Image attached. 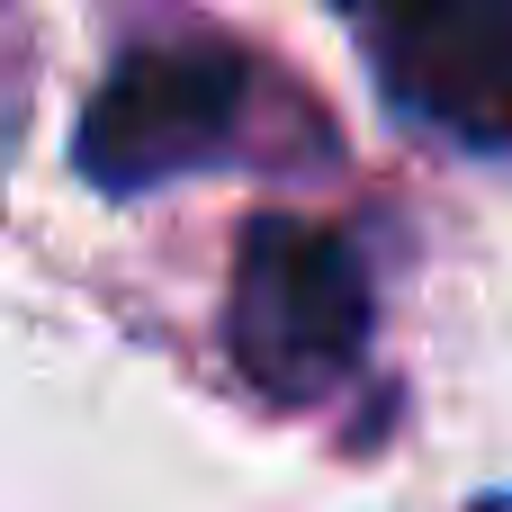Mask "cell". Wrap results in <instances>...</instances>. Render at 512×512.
<instances>
[{
    "instance_id": "7a4b0ae2",
    "label": "cell",
    "mask_w": 512,
    "mask_h": 512,
    "mask_svg": "<svg viewBox=\"0 0 512 512\" xmlns=\"http://www.w3.org/2000/svg\"><path fill=\"white\" fill-rule=\"evenodd\" d=\"M234 117H243V54L234 45H216V36L144 45L90 90V108L72 126V162H81V180L135 198V189H162V180L216 162Z\"/></svg>"
},
{
    "instance_id": "6da1fadb",
    "label": "cell",
    "mask_w": 512,
    "mask_h": 512,
    "mask_svg": "<svg viewBox=\"0 0 512 512\" xmlns=\"http://www.w3.org/2000/svg\"><path fill=\"white\" fill-rule=\"evenodd\" d=\"M369 324H378V297H369V270L342 234H324L306 216H252L243 225L225 342L261 396H279V405L333 396L360 369Z\"/></svg>"
},
{
    "instance_id": "3957f363",
    "label": "cell",
    "mask_w": 512,
    "mask_h": 512,
    "mask_svg": "<svg viewBox=\"0 0 512 512\" xmlns=\"http://www.w3.org/2000/svg\"><path fill=\"white\" fill-rule=\"evenodd\" d=\"M378 63L405 108L512 153V0H378Z\"/></svg>"
}]
</instances>
